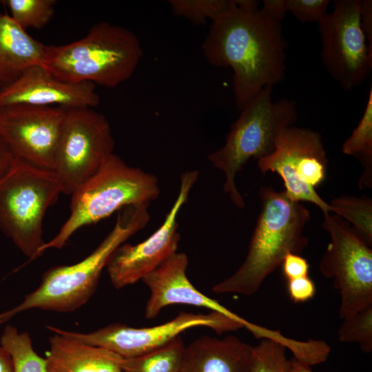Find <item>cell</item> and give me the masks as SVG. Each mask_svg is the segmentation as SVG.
Instances as JSON below:
<instances>
[{
	"mask_svg": "<svg viewBox=\"0 0 372 372\" xmlns=\"http://www.w3.org/2000/svg\"><path fill=\"white\" fill-rule=\"evenodd\" d=\"M259 3L233 0L230 8L211 23L202 45L210 64L232 69L240 110L285 74L287 45L281 23L272 20Z\"/></svg>",
	"mask_w": 372,
	"mask_h": 372,
	"instance_id": "6da1fadb",
	"label": "cell"
},
{
	"mask_svg": "<svg viewBox=\"0 0 372 372\" xmlns=\"http://www.w3.org/2000/svg\"><path fill=\"white\" fill-rule=\"evenodd\" d=\"M259 195L260 211L245 259L231 276L213 286L215 293L254 295L288 254H300L309 244L304 230L310 213L302 203L269 186L262 187Z\"/></svg>",
	"mask_w": 372,
	"mask_h": 372,
	"instance_id": "7a4b0ae2",
	"label": "cell"
},
{
	"mask_svg": "<svg viewBox=\"0 0 372 372\" xmlns=\"http://www.w3.org/2000/svg\"><path fill=\"white\" fill-rule=\"evenodd\" d=\"M149 205L127 206L118 211L113 229L89 256L75 264L46 270L36 289L18 305L0 313V324L33 309L68 313L85 304L96 292L101 272L114 251L147 225Z\"/></svg>",
	"mask_w": 372,
	"mask_h": 372,
	"instance_id": "3957f363",
	"label": "cell"
},
{
	"mask_svg": "<svg viewBox=\"0 0 372 372\" xmlns=\"http://www.w3.org/2000/svg\"><path fill=\"white\" fill-rule=\"evenodd\" d=\"M143 54L134 32L118 25L100 22L79 40L46 45L43 66L63 81L114 87L132 76Z\"/></svg>",
	"mask_w": 372,
	"mask_h": 372,
	"instance_id": "277c9868",
	"label": "cell"
},
{
	"mask_svg": "<svg viewBox=\"0 0 372 372\" xmlns=\"http://www.w3.org/2000/svg\"><path fill=\"white\" fill-rule=\"evenodd\" d=\"M157 177L128 165L113 153L72 195L70 214L57 234L40 248H62L79 229L96 223L127 206L150 203L160 195Z\"/></svg>",
	"mask_w": 372,
	"mask_h": 372,
	"instance_id": "5b68a950",
	"label": "cell"
},
{
	"mask_svg": "<svg viewBox=\"0 0 372 372\" xmlns=\"http://www.w3.org/2000/svg\"><path fill=\"white\" fill-rule=\"evenodd\" d=\"M272 86H267L240 111L226 137L225 145L207 156L225 175L224 192L238 208L245 206L236 184V176L251 158L271 154L280 134L298 119L296 103L283 99L273 101Z\"/></svg>",
	"mask_w": 372,
	"mask_h": 372,
	"instance_id": "8992f818",
	"label": "cell"
},
{
	"mask_svg": "<svg viewBox=\"0 0 372 372\" xmlns=\"http://www.w3.org/2000/svg\"><path fill=\"white\" fill-rule=\"evenodd\" d=\"M62 194L57 176L15 158L0 178V230L29 258H38L45 242L43 221Z\"/></svg>",
	"mask_w": 372,
	"mask_h": 372,
	"instance_id": "52a82bcc",
	"label": "cell"
},
{
	"mask_svg": "<svg viewBox=\"0 0 372 372\" xmlns=\"http://www.w3.org/2000/svg\"><path fill=\"white\" fill-rule=\"evenodd\" d=\"M323 214L331 240L319 270L333 280L340 294L339 317L344 320L372 305V250L340 217Z\"/></svg>",
	"mask_w": 372,
	"mask_h": 372,
	"instance_id": "ba28073f",
	"label": "cell"
},
{
	"mask_svg": "<svg viewBox=\"0 0 372 372\" xmlns=\"http://www.w3.org/2000/svg\"><path fill=\"white\" fill-rule=\"evenodd\" d=\"M262 174L271 172L282 180L285 193L294 202H309L323 214L331 213L329 203L316 192L326 178L328 158L319 133L291 126L279 135L273 152L258 160Z\"/></svg>",
	"mask_w": 372,
	"mask_h": 372,
	"instance_id": "9c48e42d",
	"label": "cell"
},
{
	"mask_svg": "<svg viewBox=\"0 0 372 372\" xmlns=\"http://www.w3.org/2000/svg\"><path fill=\"white\" fill-rule=\"evenodd\" d=\"M110 123L90 107L66 109L65 123L52 168L62 193L72 195L114 152Z\"/></svg>",
	"mask_w": 372,
	"mask_h": 372,
	"instance_id": "30bf717a",
	"label": "cell"
},
{
	"mask_svg": "<svg viewBox=\"0 0 372 372\" xmlns=\"http://www.w3.org/2000/svg\"><path fill=\"white\" fill-rule=\"evenodd\" d=\"M252 325L242 318L234 319L214 311L207 314L181 311L172 320L150 327L134 328L113 323L89 333L67 331L50 325L46 328L53 333L105 348L123 358H130L156 350L192 327H207L222 334L241 328L249 331Z\"/></svg>",
	"mask_w": 372,
	"mask_h": 372,
	"instance_id": "8fae6325",
	"label": "cell"
},
{
	"mask_svg": "<svg viewBox=\"0 0 372 372\" xmlns=\"http://www.w3.org/2000/svg\"><path fill=\"white\" fill-rule=\"evenodd\" d=\"M362 0H336L318 22L321 60L345 90L362 84L372 69L371 48L361 26Z\"/></svg>",
	"mask_w": 372,
	"mask_h": 372,
	"instance_id": "7c38bea8",
	"label": "cell"
},
{
	"mask_svg": "<svg viewBox=\"0 0 372 372\" xmlns=\"http://www.w3.org/2000/svg\"><path fill=\"white\" fill-rule=\"evenodd\" d=\"M65 116L56 106L0 107V136L15 158L52 171Z\"/></svg>",
	"mask_w": 372,
	"mask_h": 372,
	"instance_id": "4fadbf2b",
	"label": "cell"
},
{
	"mask_svg": "<svg viewBox=\"0 0 372 372\" xmlns=\"http://www.w3.org/2000/svg\"><path fill=\"white\" fill-rule=\"evenodd\" d=\"M198 176L197 170L180 175L177 197L163 224L150 236L136 245L124 242L114 251L105 268L115 289L141 280L177 252L180 239L178 215Z\"/></svg>",
	"mask_w": 372,
	"mask_h": 372,
	"instance_id": "5bb4252c",
	"label": "cell"
},
{
	"mask_svg": "<svg viewBox=\"0 0 372 372\" xmlns=\"http://www.w3.org/2000/svg\"><path fill=\"white\" fill-rule=\"evenodd\" d=\"M99 101L94 84L63 81L43 65L29 68L14 82L0 88V107L22 104L92 108Z\"/></svg>",
	"mask_w": 372,
	"mask_h": 372,
	"instance_id": "9a60e30c",
	"label": "cell"
},
{
	"mask_svg": "<svg viewBox=\"0 0 372 372\" xmlns=\"http://www.w3.org/2000/svg\"><path fill=\"white\" fill-rule=\"evenodd\" d=\"M188 262L185 254L176 252L141 280L150 291L145 309L146 318L154 319L167 306L180 304L203 307L234 319H241L194 287L186 273Z\"/></svg>",
	"mask_w": 372,
	"mask_h": 372,
	"instance_id": "2e32d148",
	"label": "cell"
},
{
	"mask_svg": "<svg viewBox=\"0 0 372 372\" xmlns=\"http://www.w3.org/2000/svg\"><path fill=\"white\" fill-rule=\"evenodd\" d=\"M253 347L234 335L202 336L185 346L180 372H250Z\"/></svg>",
	"mask_w": 372,
	"mask_h": 372,
	"instance_id": "e0dca14e",
	"label": "cell"
},
{
	"mask_svg": "<svg viewBox=\"0 0 372 372\" xmlns=\"http://www.w3.org/2000/svg\"><path fill=\"white\" fill-rule=\"evenodd\" d=\"M49 343L47 372H123V358L105 348L56 333Z\"/></svg>",
	"mask_w": 372,
	"mask_h": 372,
	"instance_id": "ac0fdd59",
	"label": "cell"
},
{
	"mask_svg": "<svg viewBox=\"0 0 372 372\" xmlns=\"http://www.w3.org/2000/svg\"><path fill=\"white\" fill-rule=\"evenodd\" d=\"M45 47L0 12V88L17 80L27 69L43 65Z\"/></svg>",
	"mask_w": 372,
	"mask_h": 372,
	"instance_id": "d6986e66",
	"label": "cell"
},
{
	"mask_svg": "<svg viewBox=\"0 0 372 372\" xmlns=\"http://www.w3.org/2000/svg\"><path fill=\"white\" fill-rule=\"evenodd\" d=\"M185 347L179 335L156 350L137 357L123 358V372H180Z\"/></svg>",
	"mask_w": 372,
	"mask_h": 372,
	"instance_id": "ffe728a7",
	"label": "cell"
},
{
	"mask_svg": "<svg viewBox=\"0 0 372 372\" xmlns=\"http://www.w3.org/2000/svg\"><path fill=\"white\" fill-rule=\"evenodd\" d=\"M0 344L11 357L14 372H47L46 360L34 351L28 332H19L15 327L7 324Z\"/></svg>",
	"mask_w": 372,
	"mask_h": 372,
	"instance_id": "44dd1931",
	"label": "cell"
},
{
	"mask_svg": "<svg viewBox=\"0 0 372 372\" xmlns=\"http://www.w3.org/2000/svg\"><path fill=\"white\" fill-rule=\"evenodd\" d=\"M331 212L353 224L358 235L369 245L372 242V202L368 197L341 196L329 203Z\"/></svg>",
	"mask_w": 372,
	"mask_h": 372,
	"instance_id": "7402d4cb",
	"label": "cell"
},
{
	"mask_svg": "<svg viewBox=\"0 0 372 372\" xmlns=\"http://www.w3.org/2000/svg\"><path fill=\"white\" fill-rule=\"evenodd\" d=\"M342 151L347 155L360 157L366 167L363 183L369 185L372 163V88H370L362 116L351 135L344 142Z\"/></svg>",
	"mask_w": 372,
	"mask_h": 372,
	"instance_id": "603a6c76",
	"label": "cell"
},
{
	"mask_svg": "<svg viewBox=\"0 0 372 372\" xmlns=\"http://www.w3.org/2000/svg\"><path fill=\"white\" fill-rule=\"evenodd\" d=\"M10 10L11 18L23 30L41 29L54 14V0H5L2 1Z\"/></svg>",
	"mask_w": 372,
	"mask_h": 372,
	"instance_id": "cb8c5ba5",
	"label": "cell"
},
{
	"mask_svg": "<svg viewBox=\"0 0 372 372\" xmlns=\"http://www.w3.org/2000/svg\"><path fill=\"white\" fill-rule=\"evenodd\" d=\"M233 0H170L169 3L175 16L183 17L198 25L216 20L227 10Z\"/></svg>",
	"mask_w": 372,
	"mask_h": 372,
	"instance_id": "d4e9b609",
	"label": "cell"
},
{
	"mask_svg": "<svg viewBox=\"0 0 372 372\" xmlns=\"http://www.w3.org/2000/svg\"><path fill=\"white\" fill-rule=\"evenodd\" d=\"M250 372H291L286 348L275 340L262 339L253 347Z\"/></svg>",
	"mask_w": 372,
	"mask_h": 372,
	"instance_id": "484cf974",
	"label": "cell"
},
{
	"mask_svg": "<svg viewBox=\"0 0 372 372\" xmlns=\"http://www.w3.org/2000/svg\"><path fill=\"white\" fill-rule=\"evenodd\" d=\"M340 342L358 343L365 353L372 351V305L343 320L338 331Z\"/></svg>",
	"mask_w": 372,
	"mask_h": 372,
	"instance_id": "4316f807",
	"label": "cell"
},
{
	"mask_svg": "<svg viewBox=\"0 0 372 372\" xmlns=\"http://www.w3.org/2000/svg\"><path fill=\"white\" fill-rule=\"evenodd\" d=\"M329 0H287L288 12L301 22H319L328 12Z\"/></svg>",
	"mask_w": 372,
	"mask_h": 372,
	"instance_id": "83f0119b",
	"label": "cell"
},
{
	"mask_svg": "<svg viewBox=\"0 0 372 372\" xmlns=\"http://www.w3.org/2000/svg\"><path fill=\"white\" fill-rule=\"evenodd\" d=\"M287 290L290 299L300 303L311 299L316 293V285L309 276L287 280Z\"/></svg>",
	"mask_w": 372,
	"mask_h": 372,
	"instance_id": "f1b7e54d",
	"label": "cell"
},
{
	"mask_svg": "<svg viewBox=\"0 0 372 372\" xmlns=\"http://www.w3.org/2000/svg\"><path fill=\"white\" fill-rule=\"evenodd\" d=\"M284 276L287 280L308 276L309 264L300 254L290 253L284 258L281 265Z\"/></svg>",
	"mask_w": 372,
	"mask_h": 372,
	"instance_id": "f546056e",
	"label": "cell"
},
{
	"mask_svg": "<svg viewBox=\"0 0 372 372\" xmlns=\"http://www.w3.org/2000/svg\"><path fill=\"white\" fill-rule=\"evenodd\" d=\"M261 8L272 20L281 23L288 12L287 0H264Z\"/></svg>",
	"mask_w": 372,
	"mask_h": 372,
	"instance_id": "4dcf8cb0",
	"label": "cell"
},
{
	"mask_svg": "<svg viewBox=\"0 0 372 372\" xmlns=\"http://www.w3.org/2000/svg\"><path fill=\"white\" fill-rule=\"evenodd\" d=\"M360 21L367 43L372 48V1L371 0H362Z\"/></svg>",
	"mask_w": 372,
	"mask_h": 372,
	"instance_id": "1f68e13d",
	"label": "cell"
},
{
	"mask_svg": "<svg viewBox=\"0 0 372 372\" xmlns=\"http://www.w3.org/2000/svg\"><path fill=\"white\" fill-rule=\"evenodd\" d=\"M14 159L10 149L0 136V178L8 171Z\"/></svg>",
	"mask_w": 372,
	"mask_h": 372,
	"instance_id": "d6a6232c",
	"label": "cell"
},
{
	"mask_svg": "<svg viewBox=\"0 0 372 372\" xmlns=\"http://www.w3.org/2000/svg\"><path fill=\"white\" fill-rule=\"evenodd\" d=\"M0 372H14L13 364L8 352L0 344Z\"/></svg>",
	"mask_w": 372,
	"mask_h": 372,
	"instance_id": "836d02e7",
	"label": "cell"
},
{
	"mask_svg": "<svg viewBox=\"0 0 372 372\" xmlns=\"http://www.w3.org/2000/svg\"><path fill=\"white\" fill-rule=\"evenodd\" d=\"M291 360V372H313L310 366L301 362L295 358Z\"/></svg>",
	"mask_w": 372,
	"mask_h": 372,
	"instance_id": "e575fe53",
	"label": "cell"
}]
</instances>
